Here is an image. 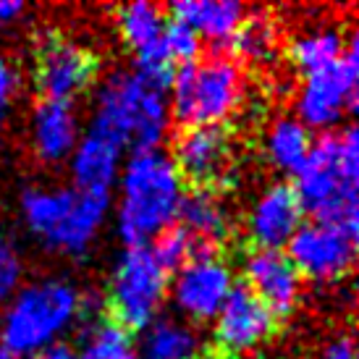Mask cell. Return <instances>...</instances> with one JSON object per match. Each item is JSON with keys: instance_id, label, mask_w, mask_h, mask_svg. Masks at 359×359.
<instances>
[{"instance_id": "obj_32", "label": "cell", "mask_w": 359, "mask_h": 359, "mask_svg": "<svg viewBox=\"0 0 359 359\" xmlns=\"http://www.w3.org/2000/svg\"><path fill=\"white\" fill-rule=\"evenodd\" d=\"M24 13V3L19 0H0V24H11Z\"/></svg>"}, {"instance_id": "obj_17", "label": "cell", "mask_w": 359, "mask_h": 359, "mask_svg": "<svg viewBox=\"0 0 359 359\" xmlns=\"http://www.w3.org/2000/svg\"><path fill=\"white\" fill-rule=\"evenodd\" d=\"M79 142V118L71 102L42 100L32 113V147L45 163L71 158Z\"/></svg>"}, {"instance_id": "obj_11", "label": "cell", "mask_w": 359, "mask_h": 359, "mask_svg": "<svg viewBox=\"0 0 359 359\" xmlns=\"http://www.w3.org/2000/svg\"><path fill=\"white\" fill-rule=\"evenodd\" d=\"M233 286L236 283L229 262L220 259L218 252H202L181 270H176V278L170 283V297L184 318L205 323L215 320Z\"/></svg>"}, {"instance_id": "obj_25", "label": "cell", "mask_w": 359, "mask_h": 359, "mask_svg": "<svg viewBox=\"0 0 359 359\" xmlns=\"http://www.w3.org/2000/svg\"><path fill=\"white\" fill-rule=\"evenodd\" d=\"M76 359H140V354L129 330L113 320H97L90 323L87 339Z\"/></svg>"}, {"instance_id": "obj_6", "label": "cell", "mask_w": 359, "mask_h": 359, "mask_svg": "<svg viewBox=\"0 0 359 359\" xmlns=\"http://www.w3.org/2000/svg\"><path fill=\"white\" fill-rule=\"evenodd\" d=\"M168 92L170 116L184 123V129L223 126L241 105L244 76L233 58L210 55L181 66Z\"/></svg>"}, {"instance_id": "obj_19", "label": "cell", "mask_w": 359, "mask_h": 359, "mask_svg": "<svg viewBox=\"0 0 359 359\" xmlns=\"http://www.w3.org/2000/svg\"><path fill=\"white\" fill-rule=\"evenodd\" d=\"M247 16L239 0H181L170 6V19L187 24L200 34V40L226 45L233 40L236 29Z\"/></svg>"}, {"instance_id": "obj_18", "label": "cell", "mask_w": 359, "mask_h": 359, "mask_svg": "<svg viewBox=\"0 0 359 359\" xmlns=\"http://www.w3.org/2000/svg\"><path fill=\"white\" fill-rule=\"evenodd\" d=\"M179 218L181 229L205 250H215L218 244H223L233 229L226 202L218 197V191L210 189L184 191L179 205Z\"/></svg>"}, {"instance_id": "obj_33", "label": "cell", "mask_w": 359, "mask_h": 359, "mask_svg": "<svg viewBox=\"0 0 359 359\" xmlns=\"http://www.w3.org/2000/svg\"><path fill=\"white\" fill-rule=\"evenodd\" d=\"M29 359H76V354H74V349L66 346V344H53L50 349H45L42 354H34V357H29Z\"/></svg>"}, {"instance_id": "obj_2", "label": "cell", "mask_w": 359, "mask_h": 359, "mask_svg": "<svg viewBox=\"0 0 359 359\" xmlns=\"http://www.w3.org/2000/svg\"><path fill=\"white\" fill-rule=\"evenodd\" d=\"M184 197V179L163 150L134 152L121 168V202L116 226L129 247H144L173 229Z\"/></svg>"}, {"instance_id": "obj_13", "label": "cell", "mask_w": 359, "mask_h": 359, "mask_svg": "<svg viewBox=\"0 0 359 359\" xmlns=\"http://www.w3.org/2000/svg\"><path fill=\"white\" fill-rule=\"evenodd\" d=\"M276 320L278 318L247 286H233L215 315L218 354L226 359L257 351L276 333Z\"/></svg>"}, {"instance_id": "obj_16", "label": "cell", "mask_w": 359, "mask_h": 359, "mask_svg": "<svg viewBox=\"0 0 359 359\" xmlns=\"http://www.w3.org/2000/svg\"><path fill=\"white\" fill-rule=\"evenodd\" d=\"M69 160L76 189L90 191V194H110L123 168L121 165L123 150L100 134L90 131L87 137H79Z\"/></svg>"}, {"instance_id": "obj_29", "label": "cell", "mask_w": 359, "mask_h": 359, "mask_svg": "<svg viewBox=\"0 0 359 359\" xmlns=\"http://www.w3.org/2000/svg\"><path fill=\"white\" fill-rule=\"evenodd\" d=\"M21 257L8 239L0 236V302L11 299L21 283Z\"/></svg>"}, {"instance_id": "obj_1", "label": "cell", "mask_w": 359, "mask_h": 359, "mask_svg": "<svg viewBox=\"0 0 359 359\" xmlns=\"http://www.w3.org/2000/svg\"><path fill=\"white\" fill-rule=\"evenodd\" d=\"M294 179L291 189L297 191L302 210L309 212L315 223L357 236L359 140L354 126L320 134Z\"/></svg>"}, {"instance_id": "obj_35", "label": "cell", "mask_w": 359, "mask_h": 359, "mask_svg": "<svg viewBox=\"0 0 359 359\" xmlns=\"http://www.w3.org/2000/svg\"><path fill=\"white\" fill-rule=\"evenodd\" d=\"M0 359H16V357H11L8 351H6V349H3V346H0Z\"/></svg>"}, {"instance_id": "obj_26", "label": "cell", "mask_w": 359, "mask_h": 359, "mask_svg": "<svg viewBox=\"0 0 359 359\" xmlns=\"http://www.w3.org/2000/svg\"><path fill=\"white\" fill-rule=\"evenodd\" d=\"M152 257L165 273H176L181 270L189 259H194L202 252H215V250H205L197 241L191 239L187 231L181 229H168L163 231L158 239H155V247H152Z\"/></svg>"}, {"instance_id": "obj_15", "label": "cell", "mask_w": 359, "mask_h": 359, "mask_svg": "<svg viewBox=\"0 0 359 359\" xmlns=\"http://www.w3.org/2000/svg\"><path fill=\"white\" fill-rule=\"evenodd\" d=\"M302 210L297 191L289 184H273L259 194L247 215V236L255 250H283L302 229Z\"/></svg>"}, {"instance_id": "obj_9", "label": "cell", "mask_w": 359, "mask_h": 359, "mask_svg": "<svg viewBox=\"0 0 359 359\" xmlns=\"http://www.w3.org/2000/svg\"><path fill=\"white\" fill-rule=\"evenodd\" d=\"M173 163L181 179H189L194 189H229L233 187V142L226 126H191L176 137Z\"/></svg>"}, {"instance_id": "obj_5", "label": "cell", "mask_w": 359, "mask_h": 359, "mask_svg": "<svg viewBox=\"0 0 359 359\" xmlns=\"http://www.w3.org/2000/svg\"><path fill=\"white\" fill-rule=\"evenodd\" d=\"M110 194L79 189H27L21 215L29 231L50 250L66 255L87 252L108 215Z\"/></svg>"}, {"instance_id": "obj_7", "label": "cell", "mask_w": 359, "mask_h": 359, "mask_svg": "<svg viewBox=\"0 0 359 359\" xmlns=\"http://www.w3.org/2000/svg\"><path fill=\"white\" fill-rule=\"evenodd\" d=\"M168 297V273L147 247H129L113 268L108 283V307L121 328L144 330Z\"/></svg>"}, {"instance_id": "obj_34", "label": "cell", "mask_w": 359, "mask_h": 359, "mask_svg": "<svg viewBox=\"0 0 359 359\" xmlns=\"http://www.w3.org/2000/svg\"><path fill=\"white\" fill-rule=\"evenodd\" d=\"M189 359H223L220 354H194V357H189Z\"/></svg>"}, {"instance_id": "obj_22", "label": "cell", "mask_w": 359, "mask_h": 359, "mask_svg": "<svg viewBox=\"0 0 359 359\" xmlns=\"http://www.w3.org/2000/svg\"><path fill=\"white\" fill-rule=\"evenodd\" d=\"M309 147H312V137H309V131L294 116L276 118L268 126L265 155H268L270 165L276 170L297 173L302 168V163L307 160Z\"/></svg>"}, {"instance_id": "obj_8", "label": "cell", "mask_w": 359, "mask_h": 359, "mask_svg": "<svg viewBox=\"0 0 359 359\" xmlns=\"http://www.w3.org/2000/svg\"><path fill=\"white\" fill-rule=\"evenodd\" d=\"M357 40L351 37L346 50L333 66L309 74L297 95V116L304 129L328 134L357 105Z\"/></svg>"}, {"instance_id": "obj_3", "label": "cell", "mask_w": 359, "mask_h": 359, "mask_svg": "<svg viewBox=\"0 0 359 359\" xmlns=\"http://www.w3.org/2000/svg\"><path fill=\"white\" fill-rule=\"evenodd\" d=\"M170 108L165 92L150 90L134 71H116L95 95L92 131L121 150H160L168 137Z\"/></svg>"}, {"instance_id": "obj_20", "label": "cell", "mask_w": 359, "mask_h": 359, "mask_svg": "<svg viewBox=\"0 0 359 359\" xmlns=\"http://www.w3.org/2000/svg\"><path fill=\"white\" fill-rule=\"evenodd\" d=\"M231 48L239 60H247L255 66L273 63L278 58L280 48V29L276 16L268 11H247L241 27L231 40Z\"/></svg>"}, {"instance_id": "obj_30", "label": "cell", "mask_w": 359, "mask_h": 359, "mask_svg": "<svg viewBox=\"0 0 359 359\" xmlns=\"http://www.w3.org/2000/svg\"><path fill=\"white\" fill-rule=\"evenodd\" d=\"M16 90H19V74H16L13 63L6 55H0V126H3V121L8 118Z\"/></svg>"}, {"instance_id": "obj_31", "label": "cell", "mask_w": 359, "mask_h": 359, "mask_svg": "<svg viewBox=\"0 0 359 359\" xmlns=\"http://www.w3.org/2000/svg\"><path fill=\"white\" fill-rule=\"evenodd\" d=\"M320 359H357L354 341L349 336H336L333 341L325 344V349L320 351Z\"/></svg>"}, {"instance_id": "obj_28", "label": "cell", "mask_w": 359, "mask_h": 359, "mask_svg": "<svg viewBox=\"0 0 359 359\" xmlns=\"http://www.w3.org/2000/svg\"><path fill=\"white\" fill-rule=\"evenodd\" d=\"M134 74H137L150 90H158L168 95L170 84H173V76H176V66H173V60L163 53V48H155V50H147L137 55V69H134Z\"/></svg>"}, {"instance_id": "obj_10", "label": "cell", "mask_w": 359, "mask_h": 359, "mask_svg": "<svg viewBox=\"0 0 359 359\" xmlns=\"http://www.w3.org/2000/svg\"><path fill=\"white\" fill-rule=\"evenodd\" d=\"M97 74V58L84 45L48 34L34 55V87L40 90L42 100L71 102L87 92Z\"/></svg>"}, {"instance_id": "obj_27", "label": "cell", "mask_w": 359, "mask_h": 359, "mask_svg": "<svg viewBox=\"0 0 359 359\" xmlns=\"http://www.w3.org/2000/svg\"><path fill=\"white\" fill-rule=\"evenodd\" d=\"M160 48L163 53L173 60V66L181 63V66H187V63H194L197 55L202 50V40L200 34L194 29H189L187 24H181L176 19H165V27H163V37H160Z\"/></svg>"}, {"instance_id": "obj_12", "label": "cell", "mask_w": 359, "mask_h": 359, "mask_svg": "<svg viewBox=\"0 0 359 359\" xmlns=\"http://www.w3.org/2000/svg\"><path fill=\"white\" fill-rule=\"evenodd\" d=\"M357 236H349L339 229L323 223L302 226L286 244V257L297 268L302 278L333 283L341 280L354 265Z\"/></svg>"}, {"instance_id": "obj_24", "label": "cell", "mask_w": 359, "mask_h": 359, "mask_svg": "<svg viewBox=\"0 0 359 359\" xmlns=\"http://www.w3.org/2000/svg\"><path fill=\"white\" fill-rule=\"evenodd\" d=\"M116 24L123 42L140 53L155 50L160 48V37H163V27H165V16L163 8L147 0H137L129 6H121L116 13Z\"/></svg>"}, {"instance_id": "obj_21", "label": "cell", "mask_w": 359, "mask_h": 359, "mask_svg": "<svg viewBox=\"0 0 359 359\" xmlns=\"http://www.w3.org/2000/svg\"><path fill=\"white\" fill-rule=\"evenodd\" d=\"M140 359H189L197 354V333L179 318H158L142 333Z\"/></svg>"}, {"instance_id": "obj_14", "label": "cell", "mask_w": 359, "mask_h": 359, "mask_svg": "<svg viewBox=\"0 0 359 359\" xmlns=\"http://www.w3.org/2000/svg\"><path fill=\"white\" fill-rule=\"evenodd\" d=\"M244 278L276 318H286L302 297V276L283 250H252L244 257Z\"/></svg>"}, {"instance_id": "obj_23", "label": "cell", "mask_w": 359, "mask_h": 359, "mask_svg": "<svg viewBox=\"0 0 359 359\" xmlns=\"http://www.w3.org/2000/svg\"><path fill=\"white\" fill-rule=\"evenodd\" d=\"M349 42L336 29H312L304 34H297L289 42V60L302 71V74H318V71L333 66L344 55Z\"/></svg>"}, {"instance_id": "obj_4", "label": "cell", "mask_w": 359, "mask_h": 359, "mask_svg": "<svg viewBox=\"0 0 359 359\" xmlns=\"http://www.w3.org/2000/svg\"><path fill=\"white\" fill-rule=\"evenodd\" d=\"M79 307L81 294L69 280L45 278L19 286L0 320V346L11 357L42 354L74 325Z\"/></svg>"}]
</instances>
